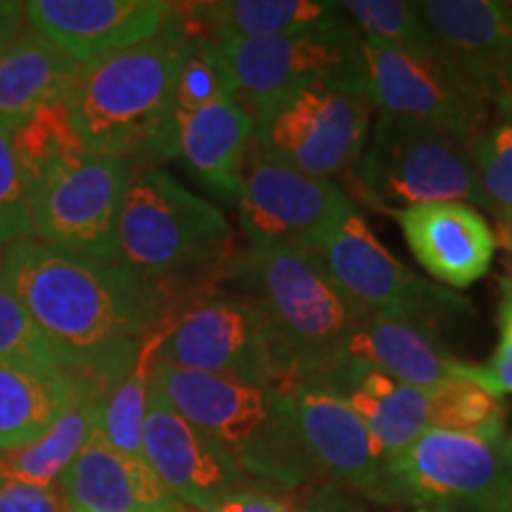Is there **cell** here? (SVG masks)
Instances as JSON below:
<instances>
[{
	"instance_id": "1",
	"label": "cell",
	"mask_w": 512,
	"mask_h": 512,
	"mask_svg": "<svg viewBox=\"0 0 512 512\" xmlns=\"http://www.w3.org/2000/svg\"><path fill=\"white\" fill-rule=\"evenodd\" d=\"M0 271L60 366L105 382L136 366L166 309L157 280L36 238L5 249Z\"/></svg>"
},
{
	"instance_id": "2",
	"label": "cell",
	"mask_w": 512,
	"mask_h": 512,
	"mask_svg": "<svg viewBox=\"0 0 512 512\" xmlns=\"http://www.w3.org/2000/svg\"><path fill=\"white\" fill-rule=\"evenodd\" d=\"M192 41L176 10L150 41L83 64L64 110L88 155L133 169L178 157L176 83Z\"/></svg>"
},
{
	"instance_id": "3",
	"label": "cell",
	"mask_w": 512,
	"mask_h": 512,
	"mask_svg": "<svg viewBox=\"0 0 512 512\" xmlns=\"http://www.w3.org/2000/svg\"><path fill=\"white\" fill-rule=\"evenodd\" d=\"M150 384L238 463L254 489L290 494L323 482L299 439L285 389L181 370L155 358Z\"/></svg>"
},
{
	"instance_id": "4",
	"label": "cell",
	"mask_w": 512,
	"mask_h": 512,
	"mask_svg": "<svg viewBox=\"0 0 512 512\" xmlns=\"http://www.w3.org/2000/svg\"><path fill=\"white\" fill-rule=\"evenodd\" d=\"M238 278L264 309L292 384L323 380L344 361L349 337L366 316L339 292L316 254L249 249Z\"/></svg>"
},
{
	"instance_id": "5",
	"label": "cell",
	"mask_w": 512,
	"mask_h": 512,
	"mask_svg": "<svg viewBox=\"0 0 512 512\" xmlns=\"http://www.w3.org/2000/svg\"><path fill=\"white\" fill-rule=\"evenodd\" d=\"M233 230L223 211L159 166L136 169L117 223V261L138 275L214 266L228 254Z\"/></svg>"
},
{
	"instance_id": "6",
	"label": "cell",
	"mask_w": 512,
	"mask_h": 512,
	"mask_svg": "<svg viewBox=\"0 0 512 512\" xmlns=\"http://www.w3.org/2000/svg\"><path fill=\"white\" fill-rule=\"evenodd\" d=\"M356 178L370 204L399 211L432 202H475L470 145L422 121L377 112Z\"/></svg>"
},
{
	"instance_id": "7",
	"label": "cell",
	"mask_w": 512,
	"mask_h": 512,
	"mask_svg": "<svg viewBox=\"0 0 512 512\" xmlns=\"http://www.w3.org/2000/svg\"><path fill=\"white\" fill-rule=\"evenodd\" d=\"M316 256L339 292L366 318L403 320L439 335V328L472 313L465 297L403 266L351 200L320 242Z\"/></svg>"
},
{
	"instance_id": "8",
	"label": "cell",
	"mask_w": 512,
	"mask_h": 512,
	"mask_svg": "<svg viewBox=\"0 0 512 512\" xmlns=\"http://www.w3.org/2000/svg\"><path fill=\"white\" fill-rule=\"evenodd\" d=\"M19 171L36 240L117 261V223L133 164L76 150Z\"/></svg>"
},
{
	"instance_id": "9",
	"label": "cell",
	"mask_w": 512,
	"mask_h": 512,
	"mask_svg": "<svg viewBox=\"0 0 512 512\" xmlns=\"http://www.w3.org/2000/svg\"><path fill=\"white\" fill-rule=\"evenodd\" d=\"M235 100L252 114L306 86H335L366 95L361 36L337 29L264 38H216ZM368 98V95H366Z\"/></svg>"
},
{
	"instance_id": "10",
	"label": "cell",
	"mask_w": 512,
	"mask_h": 512,
	"mask_svg": "<svg viewBox=\"0 0 512 512\" xmlns=\"http://www.w3.org/2000/svg\"><path fill=\"white\" fill-rule=\"evenodd\" d=\"M155 361L264 387L292 384L271 323L247 294H214L192 304L155 344Z\"/></svg>"
},
{
	"instance_id": "11",
	"label": "cell",
	"mask_w": 512,
	"mask_h": 512,
	"mask_svg": "<svg viewBox=\"0 0 512 512\" xmlns=\"http://www.w3.org/2000/svg\"><path fill=\"white\" fill-rule=\"evenodd\" d=\"M363 88L377 112L437 126L472 145L494 102L444 50L413 53L361 36Z\"/></svg>"
},
{
	"instance_id": "12",
	"label": "cell",
	"mask_w": 512,
	"mask_h": 512,
	"mask_svg": "<svg viewBox=\"0 0 512 512\" xmlns=\"http://www.w3.org/2000/svg\"><path fill=\"white\" fill-rule=\"evenodd\" d=\"M373 112L363 93L306 86L254 114L252 145L302 174L330 181L356 166L368 143Z\"/></svg>"
},
{
	"instance_id": "13",
	"label": "cell",
	"mask_w": 512,
	"mask_h": 512,
	"mask_svg": "<svg viewBox=\"0 0 512 512\" xmlns=\"http://www.w3.org/2000/svg\"><path fill=\"white\" fill-rule=\"evenodd\" d=\"M505 439L427 430L389 460L396 505L415 512H498Z\"/></svg>"
},
{
	"instance_id": "14",
	"label": "cell",
	"mask_w": 512,
	"mask_h": 512,
	"mask_svg": "<svg viewBox=\"0 0 512 512\" xmlns=\"http://www.w3.org/2000/svg\"><path fill=\"white\" fill-rule=\"evenodd\" d=\"M349 197L325 178L249 147L238 200L249 249H299L316 254Z\"/></svg>"
},
{
	"instance_id": "15",
	"label": "cell",
	"mask_w": 512,
	"mask_h": 512,
	"mask_svg": "<svg viewBox=\"0 0 512 512\" xmlns=\"http://www.w3.org/2000/svg\"><path fill=\"white\" fill-rule=\"evenodd\" d=\"M290 396L299 439L320 477L382 505H396L389 458L354 408L323 382H294Z\"/></svg>"
},
{
	"instance_id": "16",
	"label": "cell",
	"mask_w": 512,
	"mask_h": 512,
	"mask_svg": "<svg viewBox=\"0 0 512 512\" xmlns=\"http://www.w3.org/2000/svg\"><path fill=\"white\" fill-rule=\"evenodd\" d=\"M143 458L164 489L192 510L216 512L230 494L252 486L238 463L185 420L155 384L147 387Z\"/></svg>"
},
{
	"instance_id": "17",
	"label": "cell",
	"mask_w": 512,
	"mask_h": 512,
	"mask_svg": "<svg viewBox=\"0 0 512 512\" xmlns=\"http://www.w3.org/2000/svg\"><path fill=\"white\" fill-rule=\"evenodd\" d=\"M176 15L162 0H31L24 3L29 29L46 36L79 64L157 36Z\"/></svg>"
},
{
	"instance_id": "18",
	"label": "cell",
	"mask_w": 512,
	"mask_h": 512,
	"mask_svg": "<svg viewBox=\"0 0 512 512\" xmlns=\"http://www.w3.org/2000/svg\"><path fill=\"white\" fill-rule=\"evenodd\" d=\"M415 261L448 287L475 285L496 256V233L472 204L432 202L389 211Z\"/></svg>"
},
{
	"instance_id": "19",
	"label": "cell",
	"mask_w": 512,
	"mask_h": 512,
	"mask_svg": "<svg viewBox=\"0 0 512 512\" xmlns=\"http://www.w3.org/2000/svg\"><path fill=\"white\" fill-rule=\"evenodd\" d=\"M415 5L444 53L496 105L512 79V3L425 0Z\"/></svg>"
},
{
	"instance_id": "20",
	"label": "cell",
	"mask_w": 512,
	"mask_h": 512,
	"mask_svg": "<svg viewBox=\"0 0 512 512\" xmlns=\"http://www.w3.org/2000/svg\"><path fill=\"white\" fill-rule=\"evenodd\" d=\"M72 512H183L145 458L114 451L98 425L60 479Z\"/></svg>"
},
{
	"instance_id": "21",
	"label": "cell",
	"mask_w": 512,
	"mask_h": 512,
	"mask_svg": "<svg viewBox=\"0 0 512 512\" xmlns=\"http://www.w3.org/2000/svg\"><path fill=\"white\" fill-rule=\"evenodd\" d=\"M254 119L238 100L226 98L178 119V157L211 195L238 202Z\"/></svg>"
},
{
	"instance_id": "22",
	"label": "cell",
	"mask_w": 512,
	"mask_h": 512,
	"mask_svg": "<svg viewBox=\"0 0 512 512\" xmlns=\"http://www.w3.org/2000/svg\"><path fill=\"white\" fill-rule=\"evenodd\" d=\"M323 382L354 408L389 458L430 430V387H411L344 358Z\"/></svg>"
},
{
	"instance_id": "23",
	"label": "cell",
	"mask_w": 512,
	"mask_h": 512,
	"mask_svg": "<svg viewBox=\"0 0 512 512\" xmlns=\"http://www.w3.org/2000/svg\"><path fill=\"white\" fill-rule=\"evenodd\" d=\"M344 358L422 389L460 380L465 368V361L439 342L437 332L382 316H368L358 323Z\"/></svg>"
},
{
	"instance_id": "24",
	"label": "cell",
	"mask_w": 512,
	"mask_h": 512,
	"mask_svg": "<svg viewBox=\"0 0 512 512\" xmlns=\"http://www.w3.org/2000/svg\"><path fill=\"white\" fill-rule=\"evenodd\" d=\"M83 64L34 29L0 53V133L12 136L50 105L64 102Z\"/></svg>"
},
{
	"instance_id": "25",
	"label": "cell",
	"mask_w": 512,
	"mask_h": 512,
	"mask_svg": "<svg viewBox=\"0 0 512 512\" xmlns=\"http://www.w3.org/2000/svg\"><path fill=\"white\" fill-rule=\"evenodd\" d=\"M178 10V8H176ZM185 27H200L195 38H264L337 29L349 24L339 3L328 0H216L178 10Z\"/></svg>"
},
{
	"instance_id": "26",
	"label": "cell",
	"mask_w": 512,
	"mask_h": 512,
	"mask_svg": "<svg viewBox=\"0 0 512 512\" xmlns=\"http://www.w3.org/2000/svg\"><path fill=\"white\" fill-rule=\"evenodd\" d=\"M110 384L100 377L76 373L74 392L50 430L27 446L0 453V477L41 486L60 484L98 425L102 396Z\"/></svg>"
},
{
	"instance_id": "27",
	"label": "cell",
	"mask_w": 512,
	"mask_h": 512,
	"mask_svg": "<svg viewBox=\"0 0 512 512\" xmlns=\"http://www.w3.org/2000/svg\"><path fill=\"white\" fill-rule=\"evenodd\" d=\"M76 373L0 358V453L41 439L74 392Z\"/></svg>"
},
{
	"instance_id": "28",
	"label": "cell",
	"mask_w": 512,
	"mask_h": 512,
	"mask_svg": "<svg viewBox=\"0 0 512 512\" xmlns=\"http://www.w3.org/2000/svg\"><path fill=\"white\" fill-rule=\"evenodd\" d=\"M479 204L498 223V242L510 247L512 228V105H494L489 124L470 145Z\"/></svg>"
},
{
	"instance_id": "29",
	"label": "cell",
	"mask_w": 512,
	"mask_h": 512,
	"mask_svg": "<svg viewBox=\"0 0 512 512\" xmlns=\"http://www.w3.org/2000/svg\"><path fill=\"white\" fill-rule=\"evenodd\" d=\"M152 358H155V351H147L145 347L136 366L107 387L98 415V430L107 444L131 458H143V427Z\"/></svg>"
},
{
	"instance_id": "30",
	"label": "cell",
	"mask_w": 512,
	"mask_h": 512,
	"mask_svg": "<svg viewBox=\"0 0 512 512\" xmlns=\"http://www.w3.org/2000/svg\"><path fill=\"white\" fill-rule=\"evenodd\" d=\"M339 10L358 36L375 38L413 53H439L444 50L422 19L418 5L403 0H344Z\"/></svg>"
},
{
	"instance_id": "31",
	"label": "cell",
	"mask_w": 512,
	"mask_h": 512,
	"mask_svg": "<svg viewBox=\"0 0 512 512\" xmlns=\"http://www.w3.org/2000/svg\"><path fill=\"white\" fill-rule=\"evenodd\" d=\"M430 430L505 439V406L477 384L446 380L430 387Z\"/></svg>"
},
{
	"instance_id": "32",
	"label": "cell",
	"mask_w": 512,
	"mask_h": 512,
	"mask_svg": "<svg viewBox=\"0 0 512 512\" xmlns=\"http://www.w3.org/2000/svg\"><path fill=\"white\" fill-rule=\"evenodd\" d=\"M233 98V86L226 64H223L214 41L195 38L190 53L185 57L181 74L176 83V114L178 119L185 114L202 110V107Z\"/></svg>"
},
{
	"instance_id": "33",
	"label": "cell",
	"mask_w": 512,
	"mask_h": 512,
	"mask_svg": "<svg viewBox=\"0 0 512 512\" xmlns=\"http://www.w3.org/2000/svg\"><path fill=\"white\" fill-rule=\"evenodd\" d=\"M0 358L62 368L46 337L41 335L27 309L10 290L3 271H0Z\"/></svg>"
},
{
	"instance_id": "34",
	"label": "cell",
	"mask_w": 512,
	"mask_h": 512,
	"mask_svg": "<svg viewBox=\"0 0 512 512\" xmlns=\"http://www.w3.org/2000/svg\"><path fill=\"white\" fill-rule=\"evenodd\" d=\"M36 228L12 140L0 133V254L19 240H34Z\"/></svg>"
},
{
	"instance_id": "35",
	"label": "cell",
	"mask_w": 512,
	"mask_h": 512,
	"mask_svg": "<svg viewBox=\"0 0 512 512\" xmlns=\"http://www.w3.org/2000/svg\"><path fill=\"white\" fill-rule=\"evenodd\" d=\"M460 380H467L496 399L512 394V318H501V339L486 363H467Z\"/></svg>"
},
{
	"instance_id": "36",
	"label": "cell",
	"mask_w": 512,
	"mask_h": 512,
	"mask_svg": "<svg viewBox=\"0 0 512 512\" xmlns=\"http://www.w3.org/2000/svg\"><path fill=\"white\" fill-rule=\"evenodd\" d=\"M0 512H72L60 484L41 486L0 477Z\"/></svg>"
},
{
	"instance_id": "37",
	"label": "cell",
	"mask_w": 512,
	"mask_h": 512,
	"mask_svg": "<svg viewBox=\"0 0 512 512\" xmlns=\"http://www.w3.org/2000/svg\"><path fill=\"white\" fill-rule=\"evenodd\" d=\"M285 496V512H356L342 486L328 482H313Z\"/></svg>"
},
{
	"instance_id": "38",
	"label": "cell",
	"mask_w": 512,
	"mask_h": 512,
	"mask_svg": "<svg viewBox=\"0 0 512 512\" xmlns=\"http://www.w3.org/2000/svg\"><path fill=\"white\" fill-rule=\"evenodd\" d=\"M216 512H285V496L249 486L230 494Z\"/></svg>"
},
{
	"instance_id": "39",
	"label": "cell",
	"mask_w": 512,
	"mask_h": 512,
	"mask_svg": "<svg viewBox=\"0 0 512 512\" xmlns=\"http://www.w3.org/2000/svg\"><path fill=\"white\" fill-rule=\"evenodd\" d=\"M24 19V3L0 0V53L19 36V24Z\"/></svg>"
},
{
	"instance_id": "40",
	"label": "cell",
	"mask_w": 512,
	"mask_h": 512,
	"mask_svg": "<svg viewBox=\"0 0 512 512\" xmlns=\"http://www.w3.org/2000/svg\"><path fill=\"white\" fill-rule=\"evenodd\" d=\"M503 451H505V484H503L501 510L498 512H512V434L510 437H505Z\"/></svg>"
},
{
	"instance_id": "41",
	"label": "cell",
	"mask_w": 512,
	"mask_h": 512,
	"mask_svg": "<svg viewBox=\"0 0 512 512\" xmlns=\"http://www.w3.org/2000/svg\"><path fill=\"white\" fill-rule=\"evenodd\" d=\"M501 318H512V280L508 283V292H505V302L501 304Z\"/></svg>"
},
{
	"instance_id": "42",
	"label": "cell",
	"mask_w": 512,
	"mask_h": 512,
	"mask_svg": "<svg viewBox=\"0 0 512 512\" xmlns=\"http://www.w3.org/2000/svg\"><path fill=\"white\" fill-rule=\"evenodd\" d=\"M501 102H503V105H512V79L508 83V88H505V93L496 100V105H501Z\"/></svg>"
},
{
	"instance_id": "43",
	"label": "cell",
	"mask_w": 512,
	"mask_h": 512,
	"mask_svg": "<svg viewBox=\"0 0 512 512\" xmlns=\"http://www.w3.org/2000/svg\"><path fill=\"white\" fill-rule=\"evenodd\" d=\"M183 512H200V510H192V508H185V505H183Z\"/></svg>"
},
{
	"instance_id": "44",
	"label": "cell",
	"mask_w": 512,
	"mask_h": 512,
	"mask_svg": "<svg viewBox=\"0 0 512 512\" xmlns=\"http://www.w3.org/2000/svg\"><path fill=\"white\" fill-rule=\"evenodd\" d=\"M510 249H512V228H510Z\"/></svg>"
}]
</instances>
